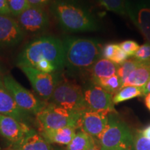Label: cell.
<instances>
[{"instance_id": "cell-1", "label": "cell", "mask_w": 150, "mask_h": 150, "mask_svg": "<svg viewBox=\"0 0 150 150\" xmlns=\"http://www.w3.org/2000/svg\"><path fill=\"white\" fill-rule=\"evenodd\" d=\"M50 10L66 32L93 31L99 28L97 19L83 0H52Z\"/></svg>"}, {"instance_id": "cell-2", "label": "cell", "mask_w": 150, "mask_h": 150, "mask_svg": "<svg viewBox=\"0 0 150 150\" xmlns=\"http://www.w3.org/2000/svg\"><path fill=\"white\" fill-rule=\"evenodd\" d=\"M42 61L50 62L59 72L64 68V50L61 39L43 36L31 41L18 55L17 65L20 67H34Z\"/></svg>"}, {"instance_id": "cell-3", "label": "cell", "mask_w": 150, "mask_h": 150, "mask_svg": "<svg viewBox=\"0 0 150 150\" xmlns=\"http://www.w3.org/2000/svg\"><path fill=\"white\" fill-rule=\"evenodd\" d=\"M64 67L72 72L88 70L102 58V47L95 39L67 37L63 40Z\"/></svg>"}, {"instance_id": "cell-4", "label": "cell", "mask_w": 150, "mask_h": 150, "mask_svg": "<svg viewBox=\"0 0 150 150\" xmlns=\"http://www.w3.org/2000/svg\"><path fill=\"white\" fill-rule=\"evenodd\" d=\"M99 141L104 149L134 150V137L116 112L108 115V125Z\"/></svg>"}, {"instance_id": "cell-5", "label": "cell", "mask_w": 150, "mask_h": 150, "mask_svg": "<svg viewBox=\"0 0 150 150\" xmlns=\"http://www.w3.org/2000/svg\"><path fill=\"white\" fill-rule=\"evenodd\" d=\"M48 103L72 111L88 110L81 87L72 81L62 78L56 86Z\"/></svg>"}, {"instance_id": "cell-6", "label": "cell", "mask_w": 150, "mask_h": 150, "mask_svg": "<svg viewBox=\"0 0 150 150\" xmlns=\"http://www.w3.org/2000/svg\"><path fill=\"white\" fill-rule=\"evenodd\" d=\"M82 112L72 111L48 103L35 116L40 129H59L69 126L78 129Z\"/></svg>"}, {"instance_id": "cell-7", "label": "cell", "mask_w": 150, "mask_h": 150, "mask_svg": "<svg viewBox=\"0 0 150 150\" xmlns=\"http://www.w3.org/2000/svg\"><path fill=\"white\" fill-rule=\"evenodd\" d=\"M4 84L16 104L21 109L31 115H36L47 105L48 102L38 98L31 91L20 85L11 75L4 76Z\"/></svg>"}, {"instance_id": "cell-8", "label": "cell", "mask_w": 150, "mask_h": 150, "mask_svg": "<svg viewBox=\"0 0 150 150\" xmlns=\"http://www.w3.org/2000/svg\"><path fill=\"white\" fill-rule=\"evenodd\" d=\"M20 69L29 79L35 93L42 100L48 102L62 79L60 72H43L34 67L26 66L21 67Z\"/></svg>"}, {"instance_id": "cell-9", "label": "cell", "mask_w": 150, "mask_h": 150, "mask_svg": "<svg viewBox=\"0 0 150 150\" xmlns=\"http://www.w3.org/2000/svg\"><path fill=\"white\" fill-rule=\"evenodd\" d=\"M88 110L106 113L116 112L112 97L113 95L100 86L92 83L83 91Z\"/></svg>"}, {"instance_id": "cell-10", "label": "cell", "mask_w": 150, "mask_h": 150, "mask_svg": "<svg viewBox=\"0 0 150 150\" xmlns=\"http://www.w3.org/2000/svg\"><path fill=\"white\" fill-rule=\"evenodd\" d=\"M17 21L24 33L42 32L50 25V18L43 8L30 6L17 18Z\"/></svg>"}, {"instance_id": "cell-11", "label": "cell", "mask_w": 150, "mask_h": 150, "mask_svg": "<svg viewBox=\"0 0 150 150\" xmlns=\"http://www.w3.org/2000/svg\"><path fill=\"white\" fill-rule=\"evenodd\" d=\"M109 114L86 110L82 112L78 122V129L99 140L108 122Z\"/></svg>"}, {"instance_id": "cell-12", "label": "cell", "mask_w": 150, "mask_h": 150, "mask_svg": "<svg viewBox=\"0 0 150 150\" xmlns=\"http://www.w3.org/2000/svg\"><path fill=\"white\" fill-rule=\"evenodd\" d=\"M24 33L12 16L0 15V49L17 46L24 39Z\"/></svg>"}, {"instance_id": "cell-13", "label": "cell", "mask_w": 150, "mask_h": 150, "mask_svg": "<svg viewBox=\"0 0 150 150\" xmlns=\"http://www.w3.org/2000/svg\"><path fill=\"white\" fill-rule=\"evenodd\" d=\"M32 131L27 124L18 121L12 117L0 114V136L14 144Z\"/></svg>"}, {"instance_id": "cell-14", "label": "cell", "mask_w": 150, "mask_h": 150, "mask_svg": "<svg viewBox=\"0 0 150 150\" xmlns=\"http://www.w3.org/2000/svg\"><path fill=\"white\" fill-rule=\"evenodd\" d=\"M0 114L12 117L27 125L31 117V114L18 106L13 97L6 88L4 84L0 86Z\"/></svg>"}, {"instance_id": "cell-15", "label": "cell", "mask_w": 150, "mask_h": 150, "mask_svg": "<svg viewBox=\"0 0 150 150\" xmlns=\"http://www.w3.org/2000/svg\"><path fill=\"white\" fill-rule=\"evenodd\" d=\"M77 129L69 126L59 129H40V134L50 144L68 145L76 134Z\"/></svg>"}, {"instance_id": "cell-16", "label": "cell", "mask_w": 150, "mask_h": 150, "mask_svg": "<svg viewBox=\"0 0 150 150\" xmlns=\"http://www.w3.org/2000/svg\"><path fill=\"white\" fill-rule=\"evenodd\" d=\"M11 147L19 150H56L52 147L51 144L33 129L23 139L11 144Z\"/></svg>"}, {"instance_id": "cell-17", "label": "cell", "mask_w": 150, "mask_h": 150, "mask_svg": "<svg viewBox=\"0 0 150 150\" xmlns=\"http://www.w3.org/2000/svg\"><path fill=\"white\" fill-rule=\"evenodd\" d=\"M150 78V60L141 61L134 70L131 72L123 81L125 86H138L144 87Z\"/></svg>"}, {"instance_id": "cell-18", "label": "cell", "mask_w": 150, "mask_h": 150, "mask_svg": "<svg viewBox=\"0 0 150 150\" xmlns=\"http://www.w3.org/2000/svg\"><path fill=\"white\" fill-rule=\"evenodd\" d=\"M118 67L119 65H116L110 60L100 58L88 71L91 74V80L95 81L117 74Z\"/></svg>"}, {"instance_id": "cell-19", "label": "cell", "mask_w": 150, "mask_h": 150, "mask_svg": "<svg viewBox=\"0 0 150 150\" xmlns=\"http://www.w3.org/2000/svg\"><path fill=\"white\" fill-rule=\"evenodd\" d=\"M131 18L150 43V8L142 7L138 11L136 17L131 16Z\"/></svg>"}, {"instance_id": "cell-20", "label": "cell", "mask_w": 150, "mask_h": 150, "mask_svg": "<svg viewBox=\"0 0 150 150\" xmlns=\"http://www.w3.org/2000/svg\"><path fill=\"white\" fill-rule=\"evenodd\" d=\"M142 96H145V86H125L113 95L112 100L114 104H117L129 99Z\"/></svg>"}, {"instance_id": "cell-21", "label": "cell", "mask_w": 150, "mask_h": 150, "mask_svg": "<svg viewBox=\"0 0 150 150\" xmlns=\"http://www.w3.org/2000/svg\"><path fill=\"white\" fill-rule=\"evenodd\" d=\"M96 139L83 131L76 132L72 141L67 145V150H87L88 149Z\"/></svg>"}, {"instance_id": "cell-22", "label": "cell", "mask_w": 150, "mask_h": 150, "mask_svg": "<svg viewBox=\"0 0 150 150\" xmlns=\"http://www.w3.org/2000/svg\"><path fill=\"white\" fill-rule=\"evenodd\" d=\"M92 83L100 86L112 95H115L122 88V81L121 79L117 76V74L113 75L108 78L92 81Z\"/></svg>"}, {"instance_id": "cell-23", "label": "cell", "mask_w": 150, "mask_h": 150, "mask_svg": "<svg viewBox=\"0 0 150 150\" xmlns=\"http://www.w3.org/2000/svg\"><path fill=\"white\" fill-rule=\"evenodd\" d=\"M97 1L107 11L122 16L127 13L128 6L126 0H97Z\"/></svg>"}, {"instance_id": "cell-24", "label": "cell", "mask_w": 150, "mask_h": 150, "mask_svg": "<svg viewBox=\"0 0 150 150\" xmlns=\"http://www.w3.org/2000/svg\"><path fill=\"white\" fill-rule=\"evenodd\" d=\"M141 61H138V59L132 58V59H127L125 63L121 65H119L117 69V74L120 78L121 79L122 81H125L129 76V74L136 68V67L140 64Z\"/></svg>"}, {"instance_id": "cell-25", "label": "cell", "mask_w": 150, "mask_h": 150, "mask_svg": "<svg viewBox=\"0 0 150 150\" xmlns=\"http://www.w3.org/2000/svg\"><path fill=\"white\" fill-rule=\"evenodd\" d=\"M11 16L18 17L30 7L28 0H7Z\"/></svg>"}, {"instance_id": "cell-26", "label": "cell", "mask_w": 150, "mask_h": 150, "mask_svg": "<svg viewBox=\"0 0 150 150\" xmlns=\"http://www.w3.org/2000/svg\"><path fill=\"white\" fill-rule=\"evenodd\" d=\"M120 47L129 56H134L140 47L139 45L134 40H125L119 44Z\"/></svg>"}, {"instance_id": "cell-27", "label": "cell", "mask_w": 150, "mask_h": 150, "mask_svg": "<svg viewBox=\"0 0 150 150\" xmlns=\"http://www.w3.org/2000/svg\"><path fill=\"white\" fill-rule=\"evenodd\" d=\"M134 150H150V140L142 136L139 131L134 137Z\"/></svg>"}, {"instance_id": "cell-28", "label": "cell", "mask_w": 150, "mask_h": 150, "mask_svg": "<svg viewBox=\"0 0 150 150\" xmlns=\"http://www.w3.org/2000/svg\"><path fill=\"white\" fill-rule=\"evenodd\" d=\"M135 59L140 61H146L150 60V43L145 42L138 48L134 55Z\"/></svg>"}, {"instance_id": "cell-29", "label": "cell", "mask_w": 150, "mask_h": 150, "mask_svg": "<svg viewBox=\"0 0 150 150\" xmlns=\"http://www.w3.org/2000/svg\"><path fill=\"white\" fill-rule=\"evenodd\" d=\"M118 46L119 44H115V43H108L105 45L102 50V57L111 61Z\"/></svg>"}, {"instance_id": "cell-30", "label": "cell", "mask_w": 150, "mask_h": 150, "mask_svg": "<svg viewBox=\"0 0 150 150\" xmlns=\"http://www.w3.org/2000/svg\"><path fill=\"white\" fill-rule=\"evenodd\" d=\"M128 58L129 56L122 50L119 45L117 50H116L115 54H114L113 57L112 58L111 61L113 62L114 63H115L116 65H121L128 59Z\"/></svg>"}, {"instance_id": "cell-31", "label": "cell", "mask_w": 150, "mask_h": 150, "mask_svg": "<svg viewBox=\"0 0 150 150\" xmlns=\"http://www.w3.org/2000/svg\"><path fill=\"white\" fill-rule=\"evenodd\" d=\"M30 6L43 8L50 5L52 0H28Z\"/></svg>"}, {"instance_id": "cell-32", "label": "cell", "mask_w": 150, "mask_h": 150, "mask_svg": "<svg viewBox=\"0 0 150 150\" xmlns=\"http://www.w3.org/2000/svg\"><path fill=\"white\" fill-rule=\"evenodd\" d=\"M0 15L11 16L7 0H0Z\"/></svg>"}, {"instance_id": "cell-33", "label": "cell", "mask_w": 150, "mask_h": 150, "mask_svg": "<svg viewBox=\"0 0 150 150\" xmlns=\"http://www.w3.org/2000/svg\"><path fill=\"white\" fill-rule=\"evenodd\" d=\"M140 134L142 136L145 137L147 139L150 140V125H148L147 127H146L145 129H143L141 131H139Z\"/></svg>"}, {"instance_id": "cell-34", "label": "cell", "mask_w": 150, "mask_h": 150, "mask_svg": "<svg viewBox=\"0 0 150 150\" xmlns=\"http://www.w3.org/2000/svg\"><path fill=\"white\" fill-rule=\"evenodd\" d=\"M101 149H102V147H101L99 141L98 140H96L95 142L93 143V145L87 150H101Z\"/></svg>"}, {"instance_id": "cell-35", "label": "cell", "mask_w": 150, "mask_h": 150, "mask_svg": "<svg viewBox=\"0 0 150 150\" xmlns=\"http://www.w3.org/2000/svg\"><path fill=\"white\" fill-rule=\"evenodd\" d=\"M145 103L147 108L150 111V93H147L145 96Z\"/></svg>"}, {"instance_id": "cell-36", "label": "cell", "mask_w": 150, "mask_h": 150, "mask_svg": "<svg viewBox=\"0 0 150 150\" xmlns=\"http://www.w3.org/2000/svg\"><path fill=\"white\" fill-rule=\"evenodd\" d=\"M145 95L147 93H150V78L148 82L145 86Z\"/></svg>"}, {"instance_id": "cell-37", "label": "cell", "mask_w": 150, "mask_h": 150, "mask_svg": "<svg viewBox=\"0 0 150 150\" xmlns=\"http://www.w3.org/2000/svg\"><path fill=\"white\" fill-rule=\"evenodd\" d=\"M4 76L2 75V73H1V68H0V86L4 85V81H3Z\"/></svg>"}, {"instance_id": "cell-38", "label": "cell", "mask_w": 150, "mask_h": 150, "mask_svg": "<svg viewBox=\"0 0 150 150\" xmlns=\"http://www.w3.org/2000/svg\"><path fill=\"white\" fill-rule=\"evenodd\" d=\"M5 150H19V149H16V148H14V147H9V148H7V149H6Z\"/></svg>"}, {"instance_id": "cell-39", "label": "cell", "mask_w": 150, "mask_h": 150, "mask_svg": "<svg viewBox=\"0 0 150 150\" xmlns=\"http://www.w3.org/2000/svg\"><path fill=\"white\" fill-rule=\"evenodd\" d=\"M101 150H120V149H104V148H102L101 149Z\"/></svg>"}, {"instance_id": "cell-40", "label": "cell", "mask_w": 150, "mask_h": 150, "mask_svg": "<svg viewBox=\"0 0 150 150\" xmlns=\"http://www.w3.org/2000/svg\"><path fill=\"white\" fill-rule=\"evenodd\" d=\"M56 150H59V149H56Z\"/></svg>"}]
</instances>
